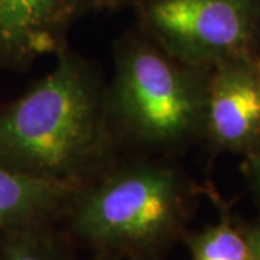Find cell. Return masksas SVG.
I'll use <instances>...</instances> for the list:
<instances>
[{"label":"cell","mask_w":260,"mask_h":260,"mask_svg":"<svg viewBox=\"0 0 260 260\" xmlns=\"http://www.w3.org/2000/svg\"><path fill=\"white\" fill-rule=\"evenodd\" d=\"M244 229L250 243L251 260H260V215L250 223H244Z\"/></svg>","instance_id":"8fae6325"},{"label":"cell","mask_w":260,"mask_h":260,"mask_svg":"<svg viewBox=\"0 0 260 260\" xmlns=\"http://www.w3.org/2000/svg\"><path fill=\"white\" fill-rule=\"evenodd\" d=\"M242 171L250 194L260 208V149L244 156Z\"/></svg>","instance_id":"30bf717a"},{"label":"cell","mask_w":260,"mask_h":260,"mask_svg":"<svg viewBox=\"0 0 260 260\" xmlns=\"http://www.w3.org/2000/svg\"><path fill=\"white\" fill-rule=\"evenodd\" d=\"M257 55L232 58L210 70L203 140L218 150L246 156L260 149Z\"/></svg>","instance_id":"5b68a950"},{"label":"cell","mask_w":260,"mask_h":260,"mask_svg":"<svg viewBox=\"0 0 260 260\" xmlns=\"http://www.w3.org/2000/svg\"><path fill=\"white\" fill-rule=\"evenodd\" d=\"M200 191L171 158L119 156L78 188L59 224L93 253L162 260L188 232Z\"/></svg>","instance_id":"7a4b0ae2"},{"label":"cell","mask_w":260,"mask_h":260,"mask_svg":"<svg viewBox=\"0 0 260 260\" xmlns=\"http://www.w3.org/2000/svg\"><path fill=\"white\" fill-rule=\"evenodd\" d=\"M139 0H93V10H107V12H116V10L133 8Z\"/></svg>","instance_id":"7c38bea8"},{"label":"cell","mask_w":260,"mask_h":260,"mask_svg":"<svg viewBox=\"0 0 260 260\" xmlns=\"http://www.w3.org/2000/svg\"><path fill=\"white\" fill-rule=\"evenodd\" d=\"M257 70H259V77H260V54L257 55Z\"/></svg>","instance_id":"5bb4252c"},{"label":"cell","mask_w":260,"mask_h":260,"mask_svg":"<svg viewBox=\"0 0 260 260\" xmlns=\"http://www.w3.org/2000/svg\"><path fill=\"white\" fill-rule=\"evenodd\" d=\"M218 200L220 217L215 223L201 230L184 234L192 260H251L250 243L244 223L234 220L229 205Z\"/></svg>","instance_id":"ba28073f"},{"label":"cell","mask_w":260,"mask_h":260,"mask_svg":"<svg viewBox=\"0 0 260 260\" xmlns=\"http://www.w3.org/2000/svg\"><path fill=\"white\" fill-rule=\"evenodd\" d=\"M78 186L0 167V232L59 224Z\"/></svg>","instance_id":"52a82bcc"},{"label":"cell","mask_w":260,"mask_h":260,"mask_svg":"<svg viewBox=\"0 0 260 260\" xmlns=\"http://www.w3.org/2000/svg\"><path fill=\"white\" fill-rule=\"evenodd\" d=\"M136 26L171 55L200 68L257 55L260 0H139Z\"/></svg>","instance_id":"277c9868"},{"label":"cell","mask_w":260,"mask_h":260,"mask_svg":"<svg viewBox=\"0 0 260 260\" xmlns=\"http://www.w3.org/2000/svg\"><path fill=\"white\" fill-rule=\"evenodd\" d=\"M55 67L0 110V167L81 188L119 158L97 67L67 44Z\"/></svg>","instance_id":"6da1fadb"},{"label":"cell","mask_w":260,"mask_h":260,"mask_svg":"<svg viewBox=\"0 0 260 260\" xmlns=\"http://www.w3.org/2000/svg\"><path fill=\"white\" fill-rule=\"evenodd\" d=\"M93 0H0V70H25L65 47L75 20Z\"/></svg>","instance_id":"8992f818"},{"label":"cell","mask_w":260,"mask_h":260,"mask_svg":"<svg viewBox=\"0 0 260 260\" xmlns=\"http://www.w3.org/2000/svg\"><path fill=\"white\" fill-rule=\"evenodd\" d=\"M88 260H124L116 254H106V253H93V256Z\"/></svg>","instance_id":"4fadbf2b"},{"label":"cell","mask_w":260,"mask_h":260,"mask_svg":"<svg viewBox=\"0 0 260 260\" xmlns=\"http://www.w3.org/2000/svg\"><path fill=\"white\" fill-rule=\"evenodd\" d=\"M210 70L171 55L138 26L119 38L106 106L120 149L171 158L203 140Z\"/></svg>","instance_id":"3957f363"},{"label":"cell","mask_w":260,"mask_h":260,"mask_svg":"<svg viewBox=\"0 0 260 260\" xmlns=\"http://www.w3.org/2000/svg\"><path fill=\"white\" fill-rule=\"evenodd\" d=\"M56 225L0 232V260H77L74 242Z\"/></svg>","instance_id":"9c48e42d"}]
</instances>
